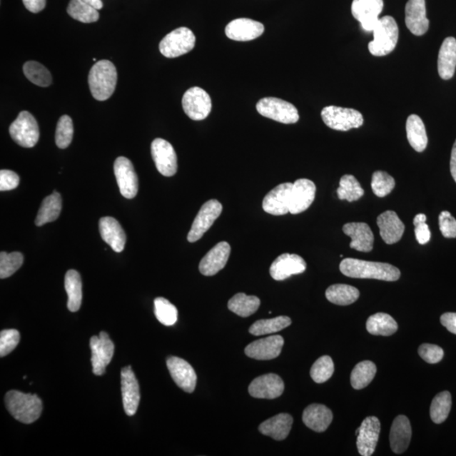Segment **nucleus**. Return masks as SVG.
<instances>
[{
	"label": "nucleus",
	"mask_w": 456,
	"mask_h": 456,
	"mask_svg": "<svg viewBox=\"0 0 456 456\" xmlns=\"http://www.w3.org/2000/svg\"><path fill=\"white\" fill-rule=\"evenodd\" d=\"M264 31L265 26L262 23L248 18L234 20L225 29L228 39L238 41L256 39L264 34Z\"/></svg>",
	"instance_id": "23"
},
{
	"label": "nucleus",
	"mask_w": 456,
	"mask_h": 456,
	"mask_svg": "<svg viewBox=\"0 0 456 456\" xmlns=\"http://www.w3.org/2000/svg\"><path fill=\"white\" fill-rule=\"evenodd\" d=\"M456 68V39L449 36L444 40L437 58V71L443 80L454 76Z\"/></svg>",
	"instance_id": "31"
},
{
	"label": "nucleus",
	"mask_w": 456,
	"mask_h": 456,
	"mask_svg": "<svg viewBox=\"0 0 456 456\" xmlns=\"http://www.w3.org/2000/svg\"><path fill=\"white\" fill-rule=\"evenodd\" d=\"M74 127L72 119L68 115H64L57 124L55 141L59 148L66 149L73 140Z\"/></svg>",
	"instance_id": "49"
},
{
	"label": "nucleus",
	"mask_w": 456,
	"mask_h": 456,
	"mask_svg": "<svg viewBox=\"0 0 456 456\" xmlns=\"http://www.w3.org/2000/svg\"><path fill=\"white\" fill-rule=\"evenodd\" d=\"M91 350L92 371L94 375L101 376L106 373V368L112 361L114 353V345L109 335L101 331L99 336H92L90 340Z\"/></svg>",
	"instance_id": "10"
},
{
	"label": "nucleus",
	"mask_w": 456,
	"mask_h": 456,
	"mask_svg": "<svg viewBox=\"0 0 456 456\" xmlns=\"http://www.w3.org/2000/svg\"><path fill=\"white\" fill-rule=\"evenodd\" d=\"M384 8L383 0H353L352 14L367 32L374 30Z\"/></svg>",
	"instance_id": "14"
},
{
	"label": "nucleus",
	"mask_w": 456,
	"mask_h": 456,
	"mask_svg": "<svg viewBox=\"0 0 456 456\" xmlns=\"http://www.w3.org/2000/svg\"><path fill=\"white\" fill-rule=\"evenodd\" d=\"M87 4H89L90 6L96 9V10L99 11L103 7V3L101 2V0H83Z\"/></svg>",
	"instance_id": "58"
},
{
	"label": "nucleus",
	"mask_w": 456,
	"mask_h": 456,
	"mask_svg": "<svg viewBox=\"0 0 456 456\" xmlns=\"http://www.w3.org/2000/svg\"><path fill=\"white\" fill-rule=\"evenodd\" d=\"M21 335L17 330H4L0 333V356H7L20 343Z\"/></svg>",
	"instance_id": "50"
},
{
	"label": "nucleus",
	"mask_w": 456,
	"mask_h": 456,
	"mask_svg": "<svg viewBox=\"0 0 456 456\" xmlns=\"http://www.w3.org/2000/svg\"><path fill=\"white\" fill-rule=\"evenodd\" d=\"M426 220L427 216L425 214H417L413 219L417 241L421 245H425L431 238L430 229L426 223Z\"/></svg>",
	"instance_id": "52"
},
{
	"label": "nucleus",
	"mask_w": 456,
	"mask_h": 456,
	"mask_svg": "<svg viewBox=\"0 0 456 456\" xmlns=\"http://www.w3.org/2000/svg\"><path fill=\"white\" fill-rule=\"evenodd\" d=\"M260 306V300L259 298L248 296V295L244 293L234 295L228 304L230 311L243 318L255 314Z\"/></svg>",
	"instance_id": "38"
},
{
	"label": "nucleus",
	"mask_w": 456,
	"mask_h": 456,
	"mask_svg": "<svg viewBox=\"0 0 456 456\" xmlns=\"http://www.w3.org/2000/svg\"><path fill=\"white\" fill-rule=\"evenodd\" d=\"M365 195V191L361 186L358 179L351 174L344 175L340 178L339 188H338V196L340 201H348V202L357 201Z\"/></svg>",
	"instance_id": "40"
},
{
	"label": "nucleus",
	"mask_w": 456,
	"mask_h": 456,
	"mask_svg": "<svg viewBox=\"0 0 456 456\" xmlns=\"http://www.w3.org/2000/svg\"><path fill=\"white\" fill-rule=\"evenodd\" d=\"M24 262V256L21 253L13 252L0 253V278H10L19 270Z\"/></svg>",
	"instance_id": "46"
},
{
	"label": "nucleus",
	"mask_w": 456,
	"mask_h": 456,
	"mask_svg": "<svg viewBox=\"0 0 456 456\" xmlns=\"http://www.w3.org/2000/svg\"><path fill=\"white\" fill-rule=\"evenodd\" d=\"M452 407V398L449 391L437 394L431 403L430 417L437 425L444 422L448 417Z\"/></svg>",
	"instance_id": "43"
},
{
	"label": "nucleus",
	"mask_w": 456,
	"mask_h": 456,
	"mask_svg": "<svg viewBox=\"0 0 456 456\" xmlns=\"http://www.w3.org/2000/svg\"><path fill=\"white\" fill-rule=\"evenodd\" d=\"M62 210V198L59 193L54 191L52 195L46 197L40 207L35 220L36 226L41 227L45 224L53 223L59 218Z\"/></svg>",
	"instance_id": "33"
},
{
	"label": "nucleus",
	"mask_w": 456,
	"mask_h": 456,
	"mask_svg": "<svg viewBox=\"0 0 456 456\" xmlns=\"http://www.w3.org/2000/svg\"><path fill=\"white\" fill-rule=\"evenodd\" d=\"M382 239L387 244H394L400 240L405 232V225L397 214L392 211H387L377 218Z\"/></svg>",
	"instance_id": "27"
},
{
	"label": "nucleus",
	"mask_w": 456,
	"mask_h": 456,
	"mask_svg": "<svg viewBox=\"0 0 456 456\" xmlns=\"http://www.w3.org/2000/svg\"><path fill=\"white\" fill-rule=\"evenodd\" d=\"M256 109L262 116L285 124L299 121L298 109L292 103L276 98H265L259 101Z\"/></svg>",
	"instance_id": "7"
},
{
	"label": "nucleus",
	"mask_w": 456,
	"mask_h": 456,
	"mask_svg": "<svg viewBox=\"0 0 456 456\" xmlns=\"http://www.w3.org/2000/svg\"><path fill=\"white\" fill-rule=\"evenodd\" d=\"M366 328L371 335L390 336L397 331L398 325L390 315L377 313L368 318Z\"/></svg>",
	"instance_id": "37"
},
{
	"label": "nucleus",
	"mask_w": 456,
	"mask_h": 456,
	"mask_svg": "<svg viewBox=\"0 0 456 456\" xmlns=\"http://www.w3.org/2000/svg\"><path fill=\"white\" fill-rule=\"evenodd\" d=\"M25 76L34 84L48 87L52 84V76L47 68L36 61H29L23 66Z\"/></svg>",
	"instance_id": "44"
},
{
	"label": "nucleus",
	"mask_w": 456,
	"mask_h": 456,
	"mask_svg": "<svg viewBox=\"0 0 456 456\" xmlns=\"http://www.w3.org/2000/svg\"><path fill=\"white\" fill-rule=\"evenodd\" d=\"M99 230L101 238L113 248V250L117 253L123 250L126 243V235L116 219L111 216L101 218Z\"/></svg>",
	"instance_id": "29"
},
{
	"label": "nucleus",
	"mask_w": 456,
	"mask_h": 456,
	"mask_svg": "<svg viewBox=\"0 0 456 456\" xmlns=\"http://www.w3.org/2000/svg\"><path fill=\"white\" fill-rule=\"evenodd\" d=\"M283 345V336L273 335L248 345L244 352L248 358L256 360H271L282 353Z\"/></svg>",
	"instance_id": "22"
},
{
	"label": "nucleus",
	"mask_w": 456,
	"mask_h": 456,
	"mask_svg": "<svg viewBox=\"0 0 456 456\" xmlns=\"http://www.w3.org/2000/svg\"><path fill=\"white\" fill-rule=\"evenodd\" d=\"M374 40L368 44V50L376 57L388 55L396 47L399 39L397 23L392 16L380 18L373 30Z\"/></svg>",
	"instance_id": "4"
},
{
	"label": "nucleus",
	"mask_w": 456,
	"mask_h": 456,
	"mask_svg": "<svg viewBox=\"0 0 456 456\" xmlns=\"http://www.w3.org/2000/svg\"><path fill=\"white\" fill-rule=\"evenodd\" d=\"M324 123L333 130L348 131L352 128H360L363 123V117L360 112L353 108L328 106L321 112Z\"/></svg>",
	"instance_id": "5"
},
{
	"label": "nucleus",
	"mask_w": 456,
	"mask_h": 456,
	"mask_svg": "<svg viewBox=\"0 0 456 456\" xmlns=\"http://www.w3.org/2000/svg\"><path fill=\"white\" fill-rule=\"evenodd\" d=\"M381 425L376 417H368L356 430L357 446L359 454L370 456L375 453L380 434Z\"/></svg>",
	"instance_id": "15"
},
{
	"label": "nucleus",
	"mask_w": 456,
	"mask_h": 456,
	"mask_svg": "<svg viewBox=\"0 0 456 456\" xmlns=\"http://www.w3.org/2000/svg\"><path fill=\"white\" fill-rule=\"evenodd\" d=\"M405 25L413 35L426 34L430 21L427 18L425 0H408L405 6Z\"/></svg>",
	"instance_id": "25"
},
{
	"label": "nucleus",
	"mask_w": 456,
	"mask_h": 456,
	"mask_svg": "<svg viewBox=\"0 0 456 456\" xmlns=\"http://www.w3.org/2000/svg\"><path fill=\"white\" fill-rule=\"evenodd\" d=\"M284 391L282 378L275 374L257 377L248 387V392L255 398L275 399L280 397Z\"/></svg>",
	"instance_id": "21"
},
{
	"label": "nucleus",
	"mask_w": 456,
	"mask_h": 456,
	"mask_svg": "<svg viewBox=\"0 0 456 456\" xmlns=\"http://www.w3.org/2000/svg\"><path fill=\"white\" fill-rule=\"evenodd\" d=\"M440 229L446 238H456V220L449 211H442L439 218Z\"/></svg>",
	"instance_id": "53"
},
{
	"label": "nucleus",
	"mask_w": 456,
	"mask_h": 456,
	"mask_svg": "<svg viewBox=\"0 0 456 456\" xmlns=\"http://www.w3.org/2000/svg\"><path fill=\"white\" fill-rule=\"evenodd\" d=\"M4 402L14 418L26 425L38 420L43 412V402L36 395L11 390L6 393Z\"/></svg>",
	"instance_id": "2"
},
{
	"label": "nucleus",
	"mask_w": 456,
	"mask_h": 456,
	"mask_svg": "<svg viewBox=\"0 0 456 456\" xmlns=\"http://www.w3.org/2000/svg\"><path fill=\"white\" fill-rule=\"evenodd\" d=\"M418 354L427 363L435 365L443 359L445 353L439 345L425 343L419 347Z\"/></svg>",
	"instance_id": "51"
},
{
	"label": "nucleus",
	"mask_w": 456,
	"mask_h": 456,
	"mask_svg": "<svg viewBox=\"0 0 456 456\" xmlns=\"http://www.w3.org/2000/svg\"><path fill=\"white\" fill-rule=\"evenodd\" d=\"M333 420V412L325 405L321 404L308 405L303 413L304 425L317 432H325Z\"/></svg>",
	"instance_id": "30"
},
{
	"label": "nucleus",
	"mask_w": 456,
	"mask_h": 456,
	"mask_svg": "<svg viewBox=\"0 0 456 456\" xmlns=\"http://www.w3.org/2000/svg\"><path fill=\"white\" fill-rule=\"evenodd\" d=\"M293 418L288 413H280L262 422L259 430L262 435L273 437L275 440H284L292 430Z\"/></svg>",
	"instance_id": "32"
},
{
	"label": "nucleus",
	"mask_w": 456,
	"mask_h": 456,
	"mask_svg": "<svg viewBox=\"0 0 456 456\" xmlns=\"http://www.w3.org/2000/svg\"><path fill=\"white\" fill-rule=\"evenodd\" d=\"M360 296L358 289L353 285L335 284L327 288L325 297L336 305L347 306L356 302Z\"/></svg>",
	"instance_id": "36"
},
{
	"label": "nucleus",
	"mask_w": 456,
	"mask_h": 456,
	"mask_svg": "<svg viewBox=\"0 0 456 456\" xmlns=\"http://www.w3.org/2000/svg\"><path fill=\"white\" fill-rule=\"evenodd\" d=\"M316 186L310 179L295 181L292 188L289 213L293 215L305 211L315 199Z\"/></svg>",
	"instance_id": "17"
},
{
	"label": "nucleus",
	"mask_w": 456,
	"mask_h": 456,
	"mask_svg": "<svg viewBox=\"0 0 456 456\" xmlns=\"http://www.w3.org/2000/svg\"><path fill=\"white\" fill-rule=\"evenodd\" d=\"M395 181L393 177L384 171H377L373 174L371 188L378 197L383 198L394 190Z\"/></svg>",
	"instance_id": "48"
},
{
	"label": "nucleus",
	"mask_w": 456,
	"mask_h": 456,
	"mask_svg": "<svg viewBox=\"0 0 456 456\" xmlns=\"http://www.w3.org/2000/svg\"><path fill=\"white\" fill-rule=\"evenodd\" d=\"M167 366L170 375L179 388L188 393L193 392L197 376L190 363L181 358L169 357L167 359Z\"/></svg>",
	"instance_id": "19"
},
{
	"label": "nucleus",
	"mask_w": 456,
	"mask_h": 456,
	"mask_svg": "<svg viewBox=\"0 0 456 456\" xmlns=\"http://www.w3.org/2000/svg\"><path fill=\"white\" fill-rule=\"evenodd\" d=\"M196 36L187 27H179L161 41L159 49L166 58L173 59L190 53L195 48Z\"/></svg>",
	"instance_id": "6"
},
{
	"label": "nucleus",
	"mask_w": 456,
	"mask_h": 456,
	"mask_svg": "<svg viewBox=\"0 0 456 456\" xmlns=\"http://www.w3.org/2000/svg\"><path fill=\"white\" fill-rule=\"evenodd\" d=\"M440 322L450 333L456 335V313H445L441 315Z\"/></svg>",
	"instance_id": "55"
},
{
	"label": "nucleus",
	"mask_w": 456,
	"mask_h": 456,
	"mask_svg": "<svg viewBox=\"0 0 456 456\" xmlns=\"http://www.w3.org/2000/svg\"><path fill=\"white\" fill-rule=\"evenodd\" d=\"M20 178L11 170H1L0 171V191H9L15 190L19 186Z\"/></svg>",
	"instance_id": "54"
},
{
	"label": "nucleus",
	"mask_w": 456,
	"mask_h": 456,
	"mask_svg": "<svg viewBox=\"0 0 456 456\" xmlns=\"http://www.w3.org/2000/svg\"><path fill=\"white\" fill-rule=\"evenodd\" d=\"M306 268V262L301 256L295 253H283L276 258L271 265L270 274L275 280H283L293 275L303 273Z\"/></svg>",
	"instance_id": "16"
},
{
	"label": "nucleus",
	"mask_w": 456,
	"mask_h": 456,
	"mask_svg": "<svg viewBox=\"0 0 456 456\" xmlns=\"http://www.w3.org/2000/svg\"><path fill=\"white\" fill-rule=\"evenodd\" d=\"M407 136L409 144L417 152L427 148V136L425 123L416 114L410 115L407 121Z\"/></svg>",
	"instance_id": "34"
},
{
	"label": "nucleus",
	"mask_w": 456,
	"mask_h": 456,
	"mask_svg": "<svg viewBox=\"0 0 456 456\" xmlns=\"http://www.w3.org/2000/svg\"><path fill=\"white\" fill-rule=\"evenodd\" d=\"M184 113L192 121H204L211 111V96L201 87H192L184 93L182 99Z\"/></svg>",
	"instance_id": "9"
},
{
	"label": "nucleus",
	"mask_w": 456,
	"mask_h": 456,
	"mask_svg": "<svg viewBox=\"0 0 456 456\" xmlns=\"http://www.w3.org/2000/svg\"><path fill=\"white\" fill-rule=\"evenodd\" d=\"M121 390L124 412L128 416H133L139 407L140 386L131 366L121 371Z\"/></svg>",
	"instance_id": "18"
},
{
	"label": "nucleus",
	"mask_w": 456,
	"mask_h": 456,
	"mask_svg": "<svg viewBox=\"0 0 456 456\" xmlns=\"http://www.w3.org/2000/svg\"><path fill=\"white\" fill-rule=\"evenodd\" d=\"M335 366L333 359L329 356H323L312 366L310 376L317 384L325 383L333 375Z\"/></svg>",
	"instance_id": "47"
},
{
	"label": "nucleus",
	"mask_w": 456,
	"mask_h": 456,
	"mask_svg": "<svg viewBox=\"0 0 456 456\" xmlns=\"http://www.w3.org/2000/svg\"><path fill=\"white\" fill-rule=\"evenodd\" d=\"M340 270L344 275L351 278L395 282L400 278V270L392 265L353 259V258H347L340 262Z\"/></svg>",
	"instance_id": "1"
},
{
	"label": "nucleus",
	"mask_w": 456,
	"mask_h": 456,
	"mask_svg": "<svg viewBox=\"0 0 456 456\" xmlns=\"http://www.w3.org/2000/svg\"><path fill=\"white\" fill-rule=\"evenodd\" d=\"M293 186L292 183L279 184L267 193L262 204L265 213L274 216L288 214Z\"/></svg>",
	"instance_id": "20"
},
{
	"label": "nucleus",
	"mask_w": 456,
	"mask_h": 456,
	"mask_svg": "<svg viewBox=\"0 0 456 456\" xmlns=\"http://www.w3.org/2000/svg\"><path fill=\"white\" fill-rule=\"evenodd\" d=\"M67 12L73 19L82 23H93L99 20V13L83 0H71Z\"/></svg>",
	"instance_id": "42"
},
{
	"label": "nucleus",
	"mask_w": 456,
	"mask_h": 456,
	"mask_svg": "<svg viewBox=\"0 0 456 456\" xmlns=\"http://www.w3.org/2000/svg\"><path fill=\"white\" fill-rule=\"evenodd\" d=\"M64 287L68 295L69 310L71 312L79 310L82 303V282L81 275L76 270L67 271L66 279H64Z\"/></svg>",
	"instance_id": "35"
},
{
	"label": "nucleus",
	"mask_w": 456,
	"mask_h": 456,
	"mask_svg": "<svg viewBox=\"0 0 456 456\" xmlns=\"http://www.w3.org/2000/svg\"><path fill=\"white\" fill-rule=\"evenodd\" d=\"M231 253L228 242H220L206 253L201 261L199 270L202 275L211 276L218 274L227 265Z\"/></svg>",
	"instance_id": "24"
},
{
	"label": "nucleus",
	"mask_w": 456,
	"mask_h": 456,
	"mask_svg": "<svg viewBox=\"0 0 456 456\" xmlns=\"http://www.w3.org/2000/svg\"><path fill=\"white\" fill-rule=\"evenodd\" d=\"M156 319L166 326H171L178 320L177 308L164 298H156L154 301Z\"/></svg>",
	"instance_id": "45"
},
{
	"label": "nucleus",
	"mask_w": 456,
	"mask_h": 456,
	"mask_svg": "<svg viewBox=\"0 0 456 456\" xmlns=\"http://www.w3.org/2000/svg\"><path fill=\"white\" fill-rule=\"evenodd\" d=\"M222 211L223 205L218 201H206L193 220L191 231L188 234V241L195 243L200 240L203 235L208 231L215 221L219 218Z\"/></svg>",
	"instance_id": "11"
},
{
	"label": "nucleus",
	"mask_w": 456,
	"mask_h": 456,
	"mask_svg": "<svg viewBox=\"0 0 456 456\" xmlns=\"http://www.w3.org/2000/svg\"><path fill=\"white\" fill-rule=\"evenodd\" d=\"M151 156L154 160L156 169L166 177H172L178 170V158L176 152L167 141L155 139L151 143Z\"/></svg>",
	"instance_id": "12"
},
{
	"label": "nucleus",
	"mask_w": 456,
	"mask_h": 456,
	"mask_svg": "<svg viewBox=\"0 0 456 456\" xmlns=\"http://www.w3.org/2000/svg\"><path fill=\"white\" fill-rule=\"evenodd\" d=\"M10 135L18 145L31 148L39 140V128L34 115L22 111L10 126Z\"/></svg>",
	"instance_id": "8"
},
{
	"label": "nucleus",
	"mask_w": 456,
	"mask_h": 456,
	"mask_svg": "<svg viewBox=\"0 0 456 456\" xmlns=\"http://www.w3.org/2000/svg\"><path fill=\"white\" fill-rule=\"evenodd\" d=\"M412 426L407 417H396L390 432V448L395 454L404 453L412 440Z\"/></svg>",
	"instance_id": "28"
},
{
	"label": "nucleus",
	"mask_w": 456,
	"mask_h": 456,
	"mask_svg": "<svg viewBox=\"0 0 456 456\" xmlns=\"http://www.w3.org/2000/svg\"><path fill=\"white\" fill-rule=\"evenodd\" d=\"M114 175L116 177L119 191L126 199H133L139 190V181L130 160L121 156L115 161Z\"/></svg>",
	"instance_id": "13"
},
{
	"label": "nucleus",
	"mask_w": 456,
	"mask_h": 456,
	"mask_svg": "<svg viewBox=\"0 0 456 456\" xmlns=\"http://www.w3.org/2000/svg\"><path fill=\"white\" fill-rule=\"evenodd\" d=\"M25 7L31 13H39L46 7V0H22Z\"/></svg>",
	"instance_id": "56"
},
{
	"label": "nucleus",
	"mask_w": 456,
	"mask_h": 456,
	"mask_svg": "<svg viewBox=\"0 0 456 456\" xmlns=\"http://www.w3.org/2000/svg\"><path fill=\"white\" fill-rule=\"evenodd\" d=\"M343 232L351 238L350 247L358 251L368 253L374 248L375 236L367 223H351L344 225Z\"/></svg>",
	"instance_id": "26"
},
{
	"label": "nucleus",
	"mask_w": 456,
	"mask_h": 456,
	"mask_svg": "<svg viewBox=\"0 0 456 456\" xmlns=\"http://www.w3.org/2000/svg\"><path fill=\"white\" fill-rule=\"evenodd\" d=\"M292 320L288 316H278L270 320H260L253 323L250 333L253 335H263L278 333L291 325Z\"/></svg>",
	"instance_id": "41"
},
{
	"label": "nucleus",
	"mask_w": 456,
	"mask_h": 456,
	"mask_svg": "<svg viewBox=\"0 0 456 456\" xmlns=\"http://www.w3.org/2000/svg\"><path fill=\"white\" fill-rule=\"evenodd\" d=\"M377 368L371 361L358 363L351 374V384L355 390H362L371 383L376 375Z\"/></svg>",
	"instance_id": "39"
},
{
	"label": "nucleus",
	"mask_w": 456,
	"mask_h": 456,
	"mask_svg": "<svg viewBox=\"0 0 456 456\" xmlns=\"http://www.w3.org/2000/svg\"><path fill=\"white\" fill-rule=\"evenodd\" d=\"M450 173L456 183V141L453 146L452 151H451Z\"/></svg>",
	"instance_id": "57"
},
{
	"label": "nucleus",
	"mask_w": 456,
	"mask_h": 456,
	"mask_svg": "<svg viewBox=\"0 0 456 456\" xmlns=\"http://www.w3.org/2000/svg\"><path fill=\"white\" fill-rule=\"evenodd\" d=\"M118 73L116 67L109 61L96 63L89 73V86L91 95L98 101L111 98L116 88Z\"/></svg>",
	"instance_id": "3"
}]
</instances>
